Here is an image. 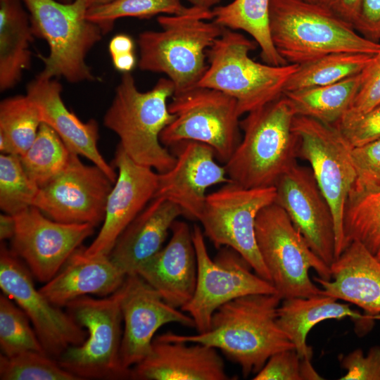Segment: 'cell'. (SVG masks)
<instances>
[{
    "label": "cell",
    "mask_w": 380,
    "mask_h": 380,
    "mask_svg": "<svg viewBox=\"0 0 380 380\" xmlns=\"http://www.w3.org/2000/svg\"><path fill=\"white\" fill-rule=\"evenodd\" d=\"M274 203L288 214L312 251L330 267L335 260L334 220L311 169L298 163L275 185Z\"/></svg>",
    "instance_id": "18"
},
{
    "label": "cell",
    "mask_w": 380,
    "mask_h": 380,
    "mask_svg": "<svg viewBox=\"0 0 380 380\" xmlns=\"http://www.w3.org/2000/svg\"><path fill=\"white\" fill-rule=\"evenodd\" d=\"M375 256L378 259V260L380 262V248L377 251V253L375 254Z\"/></svg>",
    "instance_id": "51"
},
{
    "label": "cell",
    "mask_w": 380,
    "mask_h": 380,
    "mask_svg": "<svg viewBox=\"0 0 380 380\" xmlns=\"http://www.w3.org/2000/svg\"><path fill=\"white\" fill-rule=\"evenodd\" d=\"M113 184L101 168L72 153L63 172L39 188L33 206L57 222L96 226L104 220Z\"/></svg>",
    "instance_id": "15"
},
{
    "label": "cell",
    "mask_w": 380,
    "mask_h": 380,
    "mask_svg": "<svg viewBox=\"0 0 380 380\" xmlns=\"http://www.w3.org/2000/svg\"><path fill=\"white\" fill-rule=\"evenodd\" d=\"M113 0H85L88 9L89 8L104 4Z\"/></svg>",
    "instance_id": "50"
},
{
    "label": "cell",
    "mask_w": 380,
    "mask_h": 380,
    "mask_svg": "<svg viewBox=\"0 0 380 380\" xmlns=\"http://www.w3.org/2000/svg\"><path fill=\"white\" fill-rule=\"evenodd\" d=\"M292 129L298 139V157L310 164L331 208L335 226L336 259L343 251V213L356 179L352 147L336 126L309 117L295 115Z\"/></svg>",
    "instance_id": "13"
},
{
    "label": "cell",
    "mask_w": 380,
    "mask_h": 380,
    "mask_svg": "<svg viewBox=\"0 0 380 380\" xmlns=\"http://www.w3.org/2000/svg\"><path fill=\"white\" fill-rule=\"evenodd\" d=\"M360 53L339 52L298 65L287 81L284 92L334 84L360 74L373 56Z\"/></svg>",
    "instance_id": "32"
},
{
    "label": "cell",
    "mask_w": 380,
    "mask_h": 380,
    "mask_svg": "<svg viewBox=\"0 0 380 380\" xmlns=\"http://www.w3.org/2000/svg\"><path fill=\"white\" fill-rule=\"evenodd\" d=\"M62 85L56 78L38 75L27 86V95L39 109L42 122L51 127L70 151L85 157L101 168L115 183L118 172L98 148L99 125L91 119L80 120L65 105Z\"/></svg>",
    "instance_id": "23"
},
{
    "label": "cell",
    "mask_w": 380,
    "mask_h": 380,
    "mask_svg": "<svg viewBox=\"0 0 380 380\" xmlns=\"http://www.w3.org/2000/svg\"><path fill=\"white\" fill-rule=\"evenodd\" d=\"M58 1H61V2H66V3H68V2H71V1H72L73 0H58Z\"/></svg>",
    "instance_id": "52"
},
{
    "label": "cell",
    "mask_w": 380,
    "mask_h": 380,
    "mask_svg": "<svg viewBox=\"0 0 380 380\" xmlns=\"http://www.w3.org/2000/svg\"><path fill=\"white\" fill-rule=\"evenodd\" d=\"M29 13L34 36L49 45L47 56L39 74L48 78L63 77L70 83L92 81L96 77L86 63L89 51L101 39V27L86 18L85 0H23Z\"/></svg>",
    "instance_id": "7"
},
{
    "label": "cell",
    "mask_w": 380,
    "mask_h": 380,
    "mask_svg": "<svg viewBox=\"0 0 380 380\" xmlns=\"http://www.w3.org/2000/svg\"><path fill=\"white\" fill-rule=\"evenodd\" d=\"M270 30L277 51L288 63L300 65L339 52L380 54V42L365 38L315 2L270 0Z\"/></svg>",
    "instance_id": "4"
},
{
    "label": "cell",
    "mask_w": 380,
    "mask_h": 380,
    "mask_svg": "<svg viewBox=\"0 0 380 380\" xmlns=\"http://www.w3.org/2000/svg\"><path fill=\"white\" fill-rule=\"evenodd\" d=\"M256 45L239 32L224 28L207 50L208 68L197 84L234 98L240 116L282 96L298 68V64L272 65L253 61L249 53Z\"/></svg>",
    "instance_id": "6"
},
{
    "label": "cell",
    "mask_w": 380,
    "mask_h": 380,
    "mask_svg": "<svg viewBox=\"0 0 380 380\" xmlns=\"http://www.w3.org/2000/svg\"><path fill=\"white\" fill-rule=\"evenodd\" d=\"M192 236L197 261L196 285L193 297L180 310L193 319L198 333L209 329L213 315L222 305L244 296L277 293L270 281L253 272L251 265L231 248H220L211 259L198 225L193 226Z\"/></svg>",
    "instance_id": "12"
},
{
    "label": "cell",
    "mask_w": 380,
    "mask_h": 380,
    "mask_svg": "<svg viewBox=\"0 0 380 380\" xmlns=\"http://www.w3.org/2000/svg\"><path fill=\"white\" fill-rule=\"evenodd\" d=\"M0 288L27 315L45 353L51 357L58 360L69 347L85 341L86 329L35 288L28 267L2 242Z\"/></svg>",
    "instance_id": "14"
},
{
    "label": "cell",
    "mask_w": 380,
    "mask_h": 380,
    "mask_svg": "<svg viewBox=\"0 0 380 380\" xmlns=\"http://www.w3.org/2000/svg\"><path fill=\"white\" fill-rule=\"evenodd\" d=\"M191 6L212 10L220 4L221 0H186Z\"/></svg>",
    "instance_id": "49"
},
{
    "label": "cell",
    "mask_w": 380,
    "mask_h": 380,
    "mask_svg": "<svg viewBox=\"0 0 380 380\" xmlns=\"http://www.w3.org/2000/svg\"><path fill=\"white\" fill-rule=\"evenodd\" d=\"M136 380H228L224 361L213 347L154 338L148 354L130 369Z\"/></svg>",
    "instance_id": "22"
},
{
    "label": "cell",
    "mask_w": 380,
    "mask_h": 380,
    "mask_svg": "<svg viewBox=\"0 0 380 380\" xmlns=\"http://www.w3.org/2000/svg\"><path fill=\"white\" fill-rule=\"evenodd\" d=\"M39 189L24 170L18 155L1 154L0 208L4 213L15 215L33 206Z\"/></svg>",
    "instance_id": "37"
},
{
    "label": "cell",
    "mask_w": 380,
    "mask_h": 380,
    "mask_svg": "<svg viewBox=\"0 0 380 380\" xmlns=\"http://www.w3.org/2000/svg\"><path fill=\"white\" fill-rule=\"evenodd\" d=\"M270 0H234L212 9L213 20L222 27L250 34L261 50L264 62L272 65L288 63L278 53L270 30Z\"/></svg>",
    "instance_id": "30"
},
{
    "label": "cell",
    "mask_w": 380,
    "mask_h": 380,
    "mask_svg": "<svg viewBox=\"0 0 380 380\" xmlns=\"http://www.w3.org/2000/svg\"><path fill=\"white\" fill-rule=\"evenodd\" d=\"M13 216L15 230L11 250L25 262L32 276L44 284L94 232L95 226L91 224L57 222L34 206Z\"/></svg>",
    "instance_id": "16"
},
{
    "label": "cell",
    "mask_w": 380,
    "mask_h": 380,
    "mask_svg": "<svg viewBox=\"0 0 380 380\" xmlns=\"http://www.w3.org/2000/svg\"><path fill=\"white\" fill-rule=\"evenodd\" d=\"M123 292L122 284L104 298L82 296L65 306L75 320L86 328L87 336L82 344L69 347L58 361L80 380L129 378L120 361Z\"/></svg>",
    "instance_id": "9"
},
{
    "label": "cell",
    "mask_w": 380,
    "mask_h": 380,
    "mask_svg": "<svg viewBox=\"0 0 380 380\" xmlns=\"http://www.w3.org/2000/svg\"><path fill=\"white\" fill-rule=\"evenodd\" d=\"M350 146H362L380 139V106L348 122L335 125Z\"/></svg>",
    "instance_id": "42"
},
{
    "label": "cell",
    "mask_w": 380,
    "mask_h": 380,
    "mask_svg": "<svg viewBox=\"0 0 380 380\" xmlns=\"http://www.w3.org/2000/svg\"><path fill=\"white\" fill-rule=\"evenodd\" d=\"M331 279L315 277L323 294L353 303L367 315L380 313V262L356 241H351L330 265Z\"/></svg>",
    "instance_id": "24"
},
{
    "label": "cell",
    "mask_w": 380,
    "mask_h": 380,
    "mask_svg": "<svg viewBox=\"0 0 380 380\" xmlns=\"http://www.w3.org/2000/svg\"><path fill=\"white\" fill-rule=\"evenodd\" d=\"M1 380H80L44 352L26 351L12 357L0 355Z\"/></svg>",
    "instance_id": "38"
},
{
    "label": "cell",
    "mask_w": 380,
    "mask_h": 380,
    "mask_svg": "<svg viewBox=\"0 0 380 380\" xmlns=\"http://www.w3.org/2000/svg\"><path fill=\"white\" fill-rule=\"evenodd\" d=\"M255 231L260 256L281 299L323 294L309 270L330 280V267L312 251L280 205L273 203L260 210Z\"/></svg>",
    "instance_id": "8"
},
{
    "label": "cell",
    "mask_w": 380,
    "mask_h": 380,
    "mask_svg": "<svg viewBox=\"0 0 380 380\" xmlns=\"http://www.w3.org/2000/svg\"><path fill=\"white\" fill-rule=\"evenodd\" d=\"M305 1H309V2H315V0H305Z\"/></svg>",
    "instance_id": "53"
},
{
    "label": "cell",
    "mask_w": 380,
    "mask_h": 380,
    "mask_svg": "<svg viewBox=\"0 0 380 380\" xmlns=\"http://www.w3.org/2000/svg\"><path fill=\"white\" fill-rule=\"evenodd\" d=\"M346 317L363 321L380 318L379 315H362L353 310L349 304L324 294L282 299L277 310V323L301 360H311L312 349L306 339L313 327L327 319Z\"/></svg>",
    "instance_id": "27"
},
{
    "label": "cell",
    "mask_w": 380,
    "mask_h": 380,
    "mask_svg": "<svg viewBox=\"0 0 380 380\" xmlns=\"http://www.w3.org/2000/svg\"><path fill=\"white\" fill-rule=\"evenodd\" d=\"M295 115L284 94L247 113L240 121L243 137L224 165L232 182L246 189L275 186L297 163Z\"/></svg>",
    "instance_id": "2"
},
{
    "label": "cell",
    "mask_w": 380,
    "mask_h": 380,
    "mask_svg": "<svg viewBox=\"0 0 380 380\" xmlns=\"http://www.w3.org/2000/svg\"><path fill=\"white\" fill-rule=\"evenodd\" d=\"M346 373L340 380H380V346L371 348L367 355L360 348L353 350L341 360Z\"/></svg>",
    "instance_id": "41"
},
{
    "label": "cell",
    "mask_w": 380,
    "mask_h": 380,
    "mask_svg": "<svg viewBox=\"0 0 380 380\" xmlns=\"http://www.w3.org/2000/svg\"><path fill=\"white\" fill-rule=\"evenodd\" d=\"M183 215L173 202L153 198L119 236L109 257L127 275L135 274L163 248L173 222Z\"/></svg>",
    "instance_id": "25"
},
{
    "label": "cell",
    "mask_w": 380,
    "mask_h": 380,
    "mask_svg": "<svg viewBox=\"0 0 380 380\" xmlns=\"http://www.w3.org/2000/svg\"><path fill=\"white\" fill-rule=\"evenodd\" d=\"M181 0H113L87 9L86 18L99 25L104 34L119 18H149L159 14L180 15L186 12Z\"/></svg>",
    "instance_id": "35"
},
{
    "label": "cell",
    "mask_w": 380,
    "mask_h": 380,
    "mask_svg": "<svg viewBox=\"0 0 380 380\" xmlns=\"http://www.w3.org/2000/svg\"><path fill=\"white\" fill-rule=\"evenodd\" d=\"M275 198V186L246 189L230 182L207 195L198 219L204 236L216 248L234 250L258 276L270 282L257 246L255 223L260 210Z\"/></svg>",
    "instance_id": "11"
},
{
    "label": "cell",
    "mask_w": 380,
    "mask_h": 380,
    "mask_svg": "<svg viewBox=\"0 0 380 380\" xmlns=\"http://www.w3.org/2000/svg\"><path fill=\"white\" fill-rule=\"evenodd\" d=\"M254 380H303L301 359L295 349L284 350L272 355Z\"/></svg>",
    "instance_id": "43"
},
{
    "label": "cell",
    "mask_w": 380,
    "mask_h": 380,
    "mask_svg": "<svg viewBox=\"0 0 380 380\" xmlns=\"http://www.w3.org/2000/svg\"><path fill=\"white\" fill-rule=\"evenodd\" d=\"M127 276L109 255L90 257L84 248L79 247L39 290L53 304L63 307L82 296H109L123 284Z\"/></svg>",
    "instance_id": "26"
},
{
    "label": "cell",
    "mask_w": 380,
    "mask_h": 380,
    "mask_svg": "<svg viewBox=\"0 0 380 380\" xmlns=\"http://www.w3.org/2000/svg\"><path fill=\"white\" fill-rule=\"evenodd\" d=\"M123 286L120 361L129 378L130 369L148 354L154 335L160 327L169 323L190 328H195V324L190 315L166 303L137 274L127 275Z\"/></svg>",
    "instance_id": "17"
},
{
    "label": "cell",
    "mask_w": 380,
    "mask_h": 380,
    "mask_svg": "<svg viewBox=\"0 0 380 380\" xmlns=\"http://www.w3.org/2000/svg\"><path fill=\"white\" fill-rule=\"evenodd\" d=\"M281 300L277 293L241 296L220 306L205 332L194 335L167 332L158 337L202 343L220 350L238 364L247 377L257 374L274 353L295 349L277 323Z\"/></svg>",
    "instance_id": "1"
},
{
    "label": "cell",
    "mask_w": 380,
    "mask_h": 380,
    "mask_svg": "<svg viewBox=\"0 0 380 380\" xmlns=\"http://www.w3.org/2000/svg\"><path fill=\"white\" fill-rule=\"evenodd\" d=\"M175 94L172 81L158 80L146 91L138 89L131 72L122 73L113 101L103 117V125L120 139V146L135 163L163 173L176 162L160 141V134L175 116L167 100Z\"/></svg>",
    "instance_id": "5"
},
{
    "label": "cell",
    "mask_w": 380,
    "mask_h": 380,
    "mask_svg": "<svg viewBox=\"0 0 380 380\" xmlns=\"http://www.w3.org/2000/svg\"><path fill=\"white\" fill-rule=\"evenodd\" d=\"M42 123L38 108L26 94L0 103V151L23 155L34 141Z\"/></svg>",
    "instance_id": "31"
},
{
    "label": "cell",
    "mask_w": 380,
    "mask_h": 380,
    "mask_svg": "<svg viewBox=\"0 0 380 380\" xmlns=\"http://www.w3.org/2000/svg\"><path fill=\"white\" fill-rule=\"evenodd\" d=\"M15 230V222L13 215L3 213L0 215V240L12 239Z\"/></svg>",
    "instance_id": "48"
},
{
    "label": "cell",
    "mask_w": 380,
    "mask_h": 380,
    "mask_svg": "<svg viewBox=\"0 0 380 380\" xmlns=\"http://www.w3.org/2000/svg\"><path fill=\"white\" fill-rule=\"evenodd\" d=\"M22 0H0V90L13 88L31 65L34 36Z\"/></svg>",
    "instance_id": "28"
},
{
    "label": "cell",
    "mask_w": 380,
    "mask_h": 380,
    "mask_svg": "<svg viewBox=\"0 0 380 380\" xmlns=\"http://www.w3.org/2000/svg\"><path fill=\"white\" fill-rule=\"evenodd\" d=\"M351 157L356 173L351 191L380 189V139L353 147Z\"/></svg>",
    "instance_id": "40"
},
{
    "label": "cell",
    "mask_w": 380,
    "mask_h": 380,
    "mask_svg": "<svg viewBox=\"0 0 380 380\" xmlns=\"http://www.w3.org/2000/svg\"><path fill=\"white\" fill-rule=\"evenodd\" d=\"M315 3L354 27L358 18L361 0H315Z\"/></svg>",
    "instance_id": "45"
},
{
    "label": "cell",
    "mask_w": 380,
    "mask_h": 380,
    "mask_svg": "<svg viewBox=\"0 0 380 380\" xmlns=\"http://www.w3.org/2000/svg\"><path fill=\"white\" fill-rule=\"evenodd\" d=\"M354 28L365 38L380 42V0H361Z\"/></svg>",
    "instance_id": "44"
},
{
    "label": "cell",
    "mask_w": 380,
    "mask_h": 380,
    "mask_svg": "<svg viewBox=\"0 0 380 380\" xmlns=\"http://www.w3.org/2000/svg\"><path fill=\"white\" fill-rule=\"evenodd\" d=\"M111 58L115 68L122 73L130 72L137 63L134 52L122 54Z\"/></svg>",
    "instance_id": "47"
},
{
    "label": "cell",
    "mask_w": 380,
    "mask_h": 380,
    "mask_svg": "<svg viewBox=\"0 0 380 380\" xmlns=\"http://www.w3.org/2000/svg\"><path fill=\"white\" fill-rule=\"evenodd\" d=\"M168 109L175 118L160 134L165 146L198 141L210 146L220 162L228 161L241 141L240 115L234 98L196 86L174 94Z\"/></svg>",
    "instance_id": "10"
},
{
    "label": "cell",
    "mask_w": 380,
    "mask_h": 380,
    "mask_svg": "<svg viewBox=\"0 0 380 380\" xmlns=\"http://www.w3.org/2000/svg\"><path fill=\"white\" fill-rule=\"evenodd\" d=\"M360 74L340 82L284 92L296 115L309 117L336 125L346 115L358 90Z\"/></svg>",
    "instance_id": "29"
},
{
    "label": "cell",
    "mask_w": 380,
    "mask_h": 380,
    "mask_svg": "<svg viewBox=\"0 0 380 380\" xmlns=\"http://www.w3.org/2000/svg\"><path fill=\"white\" fill-rule=\"evenodd\" d=\"M211 20L212 10L195 6L180 15L158 16L161 30L138 37L139 68L166 75L174 94L196 87L208 68L207 50L224 28Z\"/></svg>",
    "instance_id": "3"
},
{
    "label": "cell",
    "mask_w": 380,
    "mask_h": 380,
    "mask_svg": "<svg viewBox=\"0 0 380 380\" xmlns=\"http://www.w3.org/2000/svg\"><path fill=\"white\" fill-rule=\"evenodd\" d=\"M167 244L136 271L169 305L181 309L194 296L197 261L192 229L175 220Z\"/></svg>",
    "instance_id": "21"
},
{
    "label": "cell",
    "mask_w": 380,
    "mask_h": 380,
    "mask_svg": "<svg viewBox=\"0 0 380 380\" xmlns=\"http://www.w3.org/2000/svg\"><path fill=\"white\" fill-rule=\"evenodd\" d=\"M379 106H380V54L374 56L361 72L358 90L346 115L336 125L353 120Z\"/></svg>",
    "instance_id": "39"
},
{
    "label": "cell",
    "mask_w": 380,
    "mask_h": 380,
    "mask_svg": "<svg viewBox=\"0 0 380 380\" xmlns=\"http://www.w3.org/2000/svg\"><path fill=\"white\" fill-rule=\"evenodd\" d=\"M344 248L353 241L375 255L380 248V189L350 191L343 219Z\"/></svg>",
    "instance_id": "33"
},
{
    "label": "cell",
    "mask_w": 380,
    "mask_h": 380,
    "mask_svg": "<svg viewBox=\"0 0 380 380\" xmlns=\"http://www.w3.org/2000/svg\"><path fill=\"white\" fill-rule=\"evenodd\" d=\"M25 312L6 294L0 295V347L12 357L26 351L45 353Z\"/></svg>",
    "instance_id": "36"
},
{
    "label": "cell",
    "mask_w": 380,
    "mask_h": 380,
    "mask_svg": "<svg viewBox=\"0 0 380 380\" xmlns=\"http://www.w3.org/2000/svg\"><path fill=\"white\" fill-rule=\"evenodd\" d=\"M179 152L174 166L158 173L154 197H161L177 204L184 215L198 220L204 208L209 187L232 182L226 169L215 160L214 150L194 141L177 144ZM177 145V144H176Z\"/></svg>",
    "instance_id": "20"
},
{
    "label": "cell",
    "mask_w": 380,
    "mask_h": 380,
    "mask_svg": "<svg viewBox=\"0 0 380 380\" xmlns=\"http://www.w3.org/2000/svg\"><path fill=\"white\" fill-rule=\"evenodd\" d=\"M72 153L57 133L42 122L30 147L19 156L27 176L41 188L63 172Z\"/></svg>",
    "instance_id": "34"
},
{
    "label": "cell",
    "mask_w": 380,
    "mask_h": 380,
    "mask_svg": "<svg viewBox=\"0 0 380 380\" xmlns=\"http://www.w3.org/2000/svg\"><path fill=\"white\" fill-rule=\"evenodd\" d=\"M113 162L118 176L108 197L103 225L84 248L90 257L109 255L119 236L153 198L158 186V173L135 163L120 146Z\"/></svg>",
    "instance_id": "19"
},
{
    "label": "cell",
    "mask_w": 380,
    "mask_h": 380,
    "mask_svg": "<svg viewBox=\"0 0 380 380\" xmlns=\"http://www.w3.org/2000/svg\"><path fill=\"white\" fill-rule=\"evenodd\" d=\"M134 44L132 39L124 34L114 36L108 44L111 57L134 52Z\"/></svg>",
    "instance_id": "46"
}]
</instances>
